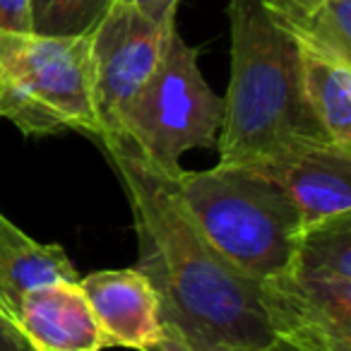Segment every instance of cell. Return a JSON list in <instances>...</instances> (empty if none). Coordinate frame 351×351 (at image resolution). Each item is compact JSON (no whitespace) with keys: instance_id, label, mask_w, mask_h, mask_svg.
Listing matches in <instances>:
<instances>
[{"instance_id":"6da1fadb","label":"cell","mask_w":351,"mask_h":351,"mask_svg":"<svg viewBox=\"0 0 351 351\" xmlns=\"http://www.w3.org/2000/svg\"><path fill=\"white\" fill-rule=\"evenodd\" d=\"M132 210L137 269L156 291L164 325L193 351H245L274 341L258 284L236 272L197 229L173 176L128 140L101 135Z\"/></svg>"},{"instance_id":"7a4b0ae2","label":"cell","mask_w":351,"mask_h":351,"mask_svg":"<svg viewBox=\"0 0 351 351\" xmlns=\"http://www.w3.org/2000/svg\"><path fill=\"white\" fill-rule=\"evenodd\" d=\"M231 77L217 137L221 166H250L306 142H330L301 89L298 51L260 0H231ZM335 145V142H332Z\"/></svg>"},{"instance_id":"3957f363","label":"cell","mask_w":351,"mask_h":351,"mask_svg":"<svg viewBox=\"0 0 351 351\" xmlns=\"http://www.w3.org/2000/svg\"><path fill=\"white\" fill-rule=\"evenodd\" d=\"M181 195L210 245L255 284L277 277L301 239V215L282 188L248 166L178 171Z\"/></svg>"},{"instance_id":"277c9868","label":"cell","mask_w":351,"mask_h":351,"mask_svg":"<svg viewBox=\"0 0 351 351\" xmlns=\"http://www.w3.org/2000/svg\"><path fill=\"white\" fill-rule=\"evenodd\" d=\"M274 341L293 351H351V215L301 231L291 260L258 284Z\"/></svg>"},{"instance_id":"5b68a950","label":"cell","mask_w":351,"mask_h":351,"mask_svg":"<svg viewBox=\"0 0 351 351\" xmlns=\"http://www.w3.org/2000/svg\"><path fill=\"white\" fill-rule=\"evenodd\" d=\"M0 118L25 135H101L92 97L89 34L0 29Z\"/></svg>"},{"instance_id":"8992f818","label":"cell","mask_w":351,"mask_h":351,"mask_svg":"<svg viewBox=\"0 0 351 351\" xmlns=\"http://www.w3.org/2000/svg\"><path fill=\"white\" fill-rule=\"evenodd\" d=\"M221 113L224 99L212 92L197 65V51L176 27L156 70L108 135L123 137L154 166L178 173L186 152L217 147Z\"/></svg>"},{"instance_id":"52a82bcc","label":"cell","mask_w":351,"mask_h":351,"mask_svg":"<svg viewBox=\"0 0 351 351\" xmlns=\"http://www.w3.org/2000/svg\"><path fill=\"white\" fill-rule=\"evenodd\" d=\"M173 29L176 15H154L135 3L113 0L89 32L92 97L101 135L113 132L121 111L152 77Z\"/></svg>"},{"instance_id":"ba28073f","label":"cell","mask_w":351,"mask_h":351,"mask_svg":"<svg viewBox=\"0 0 351 351\" xmlns=\"http://www.w3.org/2000/svg\"><path fill=\"white\" fill-rule=\"evenodd\" d=\"M293 202L303 229L351 215V149L306 142L250 164Z\"/></svg>"},{"instance_id":"9c48e42d","label":"cell","mask_w":351,"mask_h":351,"mask_svg":"<svg viewBox=\"0 0 351 351\" xmlns=\"http://www.w3.org/2000/svg\"><path fill=\"white\" fill-rule=\"evenodd\" d=\"M106 346L152 351L164 337L156 291L137 267L99 269L77 279Z\"/></svg>"},{"instance_id":"30bf717a","label":"cell","mask_w":351,"mask_h":351,"mask_svg":"<svg viewBox=\"0 0 351 351\" xmlns=\"http://www.w3.org/2000/svg\"><path fill=\"white\" fill-rule=\"evenodd\" d=\"M15 322L32 351L108 349L77 282L29 289L20 298Z\"/></svg>"},{"instance_id":"8fae6325","label":"cell","mask_w":351,"mask_h":351,"mask_svg":"<svg viewBox=\"0 0 351 351\" xmlns=\"http://www.w3.org/2000/svg\"><path fill=\"white\" fill-rule=\"evenodd\" d=\"M77 279L63 245L39 243L0 212V306L15 315L29 289Z\"/></svg>"},{"instance_id":"7c38bea8","label":"cell","mask_w":351,"mask_h":351,"mask_svg":"<svg viewBox=\"0 0 351 351\" xmlns=\"http://www.w3.org/2000/svg\"><path fill=\"white\" fill-rule=\"evenodd\" d=\"M296 51L303 99L313 118L327 140L351 149V58L311 44H296Z\"/></svg>"},{"instance_id":"4fadbf2b","label":"cell","mask_w":351,"mask_h":351,"mask_svg":"<svg viewBox=\"0 0 351 351\" xmlns=\"http://www.w3.org/2000/svg\"><path fill=\"white\" fill-rule=\"evenodd\" d=\"M260 5L291 41L351 58V0H260Z\"/></svg>"},{"instance_id":"5bb4252c","label":"cell","mask_w":351,"mask_h":351,"mask_svg":"<svg viewBox=\"0 0 351 351\" xmlns=\"http://www.w3.org/2000/svg\"><path fill=\"white\" fill-rule=\"evenodd\" d=\"M113 0H32V32L82 36L94 29Z\"/></svg>"},{"instance_id":"9a60e30c","label":"cell","mask_w":351,"mask_h":351,"mask_svg":"<svg viewBox=\"0 0 351 351\" xmlns=\"http://www.w3.org/2000/svg\"><path fill=\"white\" fill-rule=\"evenodd\" d=\"M0 29L32 32V0H0Z\"/></svg>"},{"instance_id":"2e32d148","label":"cell","mask_w":351,"mask_h":351,"mask_svg":"<svg viewBox=\"0 0 351 351\" xmlns=\"http://www.w3.org/2000/svg\"><path fill=\"white\" fill-rule=\"evenodd\" d=\"M152 351H193V349L181 337V332L173 330L171 325H164V337H161V341Z\"/></svg>"},{"instance_id":"e0dca14e","label":"cell","mask_w":351,"mask_h":351,"mask_svg":"<svg viewBox=\"0 0 351 351\" xmlns=\"http://www.w3.org/2000/svg\"><path fill=\"white\" fill-rule=\"evenodd\" d=\"M0 351H32L25 337L15 327H3L0 330Z\"/></svg>"},{"instance_id":"ac0fdd59","label":"cell","mask_w":351,"mask_h":351,"mask_svg":"<svg viewBox=\"0 0 351 351\" xmlns=\"http://www.w3.org/2000/svg\"><path fill=\"white\" fill-rule=\"evenodd\" d=\"M128 3H135L154 15H176L178 10V0H128Z\"/></svg>"},{"instance_id":"d6986e66","label":"cell","mask_w":351,"mask_h":351,"mask_svg":"<svg viewBox=\"0 0 351 351\" xmlns=\"http://www.w3.org/2000/svg\"><path fill=\"white\" fill-rule=\"evenodd\" d=\"M245 351H293V349L287 344H282V341H272V344L263 346V349H245Z\"/></svg>"}]
</instances>
